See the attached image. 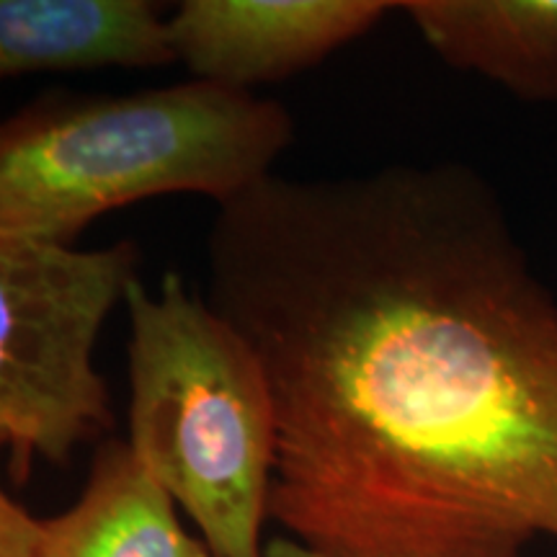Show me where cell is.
Masks as SVG:
<instances>
[{
  "instance_id": "8",
  "label": "cell",
  "mask_w": 557,
  "mask_h": 557,
  "mask_svg": "<svg viewBox=\"0 0 557 557\" xmlns=\"http://www.w3.org/2000/svg\"><path fill=\"white\" fill-rule=\"evenodd\" d=\"M37 557H214L127 442L96 451L81 498L41 519Z\"/></svg>"
},
{
  "instance_id": "5",
  "label": "cell",
  "mask_w": 557,
  "mask_h": 557,
  "mask_svg": "<svg viewBox=\"0 0 557 557\" xmlns=\"http://www.w3.org/2000/svg\"><path fill=\"white\" fill-rule=\"evenodd\" d=\"M387 0H184L165 16L173 62L230 90L287 81L374 29Z\"/></svg>"
},
{
  "instance_id": "1",
  "label": "cell",
  "mask_w": 557,
  "mask_h": 557,
  "mask_svg": "<svg viewBox=\"0 0 557 557\" xmlns=\"http://www.w3.org/2000/svg\"><path fill=\"white\" fill-rule=\"evenodd\" d=\"M207 271L274 398L267 557L557 547V295L480 173H274Z\"/></svg>"
},
{
  "instance_id": "3",
  "label": "cell",
  "mask_w": 557,
  "mask_h": 557,
  "mask_svg": "<svg viewBox=\"0 0 557 557\" xmlns=\"http://www.w3.org/2000/svg\"><path fill=\"white\" fill-rule=\"evenodd\" d=\"M129 312V449L214 557H267L276 410L259 357L178 274Z\"/></svg>"
},
{
  "instance_id": "4",
  "label": "cell",
  "mask_w": 557,
  "mask_h": 557,
  "mask_svg": "<svg viewBox=\"0 0 557 557\" xmlns=\"http://www.w3.org/2000/svg\"><path fill=\"white\" fill-rule=\"evenodd\" d=\"M137 269L132 240L81 250L0 230V447L18 478L111 429L94 354Z\"/></svg>"
},
{
  "instance_id": "9",
  "label": "cell",
  "mask_w": 557,
  "mask_h": 557,
  "mask_svg": "<svg viewBox=\"0 0 557 557\" xmlns=\"http://www.w3.org/2000/svg\"><path fill=\"white\" fill-rule=\"evenodd\" d=\"M41 519H34L0 485V557H37Z\"/></svg>"
},
{
  "instance_id": "7",
  "label": "cell",
  "mask_w": 557,
  "mask_h": 557,
  "mask_svg": "<svg viewBox=\"0 0 557 557\" xmlns=\"http://www.w3.org/2000/svg\"><path fill=\"white\" fill-rule=\"evenodd\" d=\"M398 11L449 67L557 101V0H406Z\"/></svg>"
},
{
  "instance_id": "2",
  "label": "cell",
  "mask_w": 557,
  "mask_h": 557,
  "mask_svg": "<svg viewBox=\"0 0 557 557\" xmlns=\"http://www.w3.org/2000/svg\"><path fill=\"white\" fill-rule=\"evenodd\" d=\"M287 107L201 81L58 94L0 120V230L75 246L114 209L171 194L218 205L274 176Z\"/></svg>"
},
{
  "instance_id": "6",
  "label": "cell",
  "mask_w": 557,
  "mask_h": 557,
  "mask_svg": "<svg viewBox=\"0 0 557 557\" xmlns=\"http://www.w3.org/2000/svg\"><path fill=\"white\" fill-rule=\"evenodd\" d=\"M173 62L150 0H0V81Z\"/></svg>"
}]
</instances>
